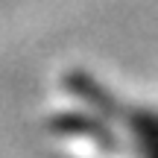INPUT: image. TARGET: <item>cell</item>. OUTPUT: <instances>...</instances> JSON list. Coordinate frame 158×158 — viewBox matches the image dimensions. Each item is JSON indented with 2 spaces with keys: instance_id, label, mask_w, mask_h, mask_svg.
Returning a JSON list of instances; mask_svg holds the SVG:
<instances>
[{
  "instance_id": "3",
  "label": "cell",
  "mask_w": 158,
  "mask_h": 158,
  "mask_svg": "<svg viewBox=\"0 0 158 158\" xmlns=\"http://www.w3.org/2000/svg\"><path fill=\"white\" fill-rule=\"evenodd\" d=\"M123 123L129 126L132 138H135L138 155L141 158H158V111L135 108V111H126Z\"/></svg>"
},
{
  "instance_id": "1",
  "label": "cell",
  "mask_w": 158,
  "mask_h": 158,
  "mask_svg": "<svg viewBox=\"0 0 158 158\" xmlns=\"http://www.w3.org/2000/svg\"><path fill=\"white\" fill-rule=\"evenodd\" d=\"M50 132L53 135H70V138H85V141L97 143L106 152H114L120 147L117 135L106 126L102 117H94V114H82V111H62L50 120Z\"/></svg>"
},
{
  "instance_id": "2",
  "label": "cell",
  "mask_w": 158,
  "mask_h": 158,
  "mask_svg": "<svg viewBox=\"0 0 158 158\" xmlns=\"http://www.w3.org/2000/svg\"><path fill=\"white\" fill-rule=\"evenodd\" d=\"M64 91H70V94L76 97V100H82L85 106H91L100 117H111V120H123L126 117V108L120 100H114V94L106 88V85H100L94 76L82 73V70H73V73L64 76Z\"/></svg>"
}]
</instances>
